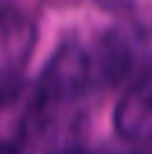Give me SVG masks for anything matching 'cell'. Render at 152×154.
<instances>
[{"label":"cell","mask_w":152,"mask_h":154,"mask_svg":"<svg viewBox=\"0 0 152 154\" xmlns=\"http://www.w3.org/2000/svg\"><path fill=\"white\" fill-rule=\"evenodd\" d=\"M97 88H106V83L94 38H66L53 51L38 79V94L51 104L79 99Z\"/></svg>","instance_id":"cell-1"},{"label":"cell","mask_w":152,"mask_h":154,"mask_svg":"<svg viewBox=\"0 0 152 154\" xmlns=\"http://www.w3.org/2000/svg\"><path fill=\"white\" fill-rule=\"evenodd\" d=\"M114 129L122 139L132 144H142L152 134V88L150 76L142 73L124 91L114 109Z\"/></svg>","instance_id":"cell-2"},{"label":"cell","mask_w":152,"mask_h":154,"mask_svg":"<svg viewBox=\"0 0 152 154\" xmlns=\"http://www.w3.org/2000/svg\"><path fill=\"white\" fill-rule=\"evenodd\" d=\"M36 23L25 13L0 5V73H21L36 46Z\"/></svg>","instance_id":"cell-3"},{"label":"cell","mask_w":152,"mask_h":154,"mask_svg":"<svg viewBox=\"0 0 152 154\" xmlns=\"http://www.w3.org/2000/svg\"><path fill=\"white\" fill-rule=\"evenodd\" d=\"M97 3L106 10H127L135 5V0H97Z\"/></svg>","instance_id":"cell-4"},{"label":"cell","mask_w":152,"mask_h":154,"mask_svg":"<svg viewBox=\"0 0 152 154\" xmlns=\"http://www.w3.org/2000/svg\"><path fill=\"white\" fill-rule=\"evenodd\" d=\"M0 154H21V152H18L8 139H0Z\"/></svg>","instance_id":"cell-5"},{"label":"cell","mask_w":152,"mask_h":154,"mask_svg":"<svg viewBox=\"0 0 152 154\" xmlns=\"http://www.w3.org/2000/svg\"><path fill=\"white\" fill-rule=\"evenodd\" d=\"M56 154H86V152H81V149H63V152H56Z\"/></svg>","instance_id":"cell-6"}]
</instances>
